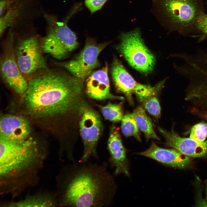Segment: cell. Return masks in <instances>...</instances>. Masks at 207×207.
I'll return each instance as SVG.
<instances>
[{
  "mask_svg": "<svg viewBox=\"0 0 207 207\" xmlns=\"http://www.w3.org/2000/svg\"><path fill=\"white\" fill-rule=\"evenodd\" d=\"M45 17L47 29L41 43L43 52L56 59H65L78 46L76 35L68 26L67 20L61 22L52 16Z\"/></svg>",
  "mask_w": 207,
  "mask_h": 207,
  "instance_id": "5",
  "label": "cell"
},
{
  "mask_svg": "<svg viewBox=\"0 0 207 207\" xmlns=\"http://www.w3.org/2000/svg\"><path fill=\"white\" fill-rule=\"evenodd\" d=\"M92 0H85V3L90 2Z\"/></svg>",
  "mask_w": 207,
  "mask_h": 207,
  "instance_id": "26",
  "label": "cell"
},
{
  "mask_svg": "<svg viewBox=\"0 0 207 207\" xmlns=\"http://www.w3.org/2000/svg\"><path fill=\"white\" fill-rule=\"evenodd\" d=\"M58 205L57 200L48 195H32L16 202L8 204L13 207H46Z\"/></svg>",
  "mask_w": 207,
  "mask_h": 207,
  "instance_id": "19",
  "label": "cell"
},
{
  "mask_svg": "<svg viewBox=\"0 0 207 207\" xmlns=\"http://www.w3.org/2000/svg\"><path fill=\"white\" fill-rule=\"evenodd\" d=\"M110 157L109 162L114 169V174H123L129 176V163L125 149L118 129L114 126L111 129L108 141Z\"/></svg>",
  "mask_w": 207,
  "mask_h": 207,
  "instance_id": "13",
  "label": "cell"
},
{
  "mask_svg": "<svg viewBox=\"0 0 207 207\" xmlns=\"http://www.w3.org/2000/svg\"><path fill=\"white\" fill-rule=\"evenodd\" d=\"M59 178L58 205L102 207L113 202L117 187L106 163L70 162Z\"/></svg>",
  "mask_w": 207,
  "mask_h": 207,
  "instance_id": "2",
  "label": "cell"
},
{
  "mask_svg": "<svg viewBox=\"0 0 207 207\" xmlns=\"http://www.w3.org/2000/svg\"><path fill=\"white\" fill-rule=\"evenodd\" d=\"M32 77L23 95L27 112L38 118L81 117L89 108L84 80L48 68Z\"/></svg>",
  "mask_w": 207,
  "mask_h": 207,
  "instance_id": "1",
  "label": "cell"
},
{
  "mask_svg": "<svg viewBox=\"0 0 207 207\" xmlns=\"http://www.w3.org/2000/svg\"><path fill=\"white\" fill-rule=\"evenodd\" d=\"M107 45L97 44L92 41L87 42L78 55L64 64L63 67L72 76L84 80L99 66L98 56Z\"/></svg>",
  "mask_w": 207,
  "mask_h": 207,
  "instance_id": "9",
  "label": "cell"
},
{
  "mask_svg": "<svg viewBox=\"0 0 207 207\" xmlns=\"http://www.w3.org/2000/svg\"><path fill=\"white\" fill-rule=\"evenodd\" d=\"M1 76L5 83L15 92L23 95L28 85L17 64L14 54L12 51L6 53L1 60Z\"/></svg>",
  "mask_w": 207,
  "mask_h": 207,
  "instance_id": "12",
  "label": "cell"
},
{
  "mask_svg": "<svg viewBox=\"0 0 207 207\" xmlns=\"http://www.w3.org/2000/svg\"><path fill=\"white\" fill-rule=\"evenodd\" d=\"M30 131L29 122L22 116L9 115L1 119L0 137L13 141H23L28 139Z\"/></svg>",
  "mask_w": 207,
  "mask_h": 207,
  "instance_id": "14",
  "label": "cell"
},
{
  "mask_svg": "<svg viewBox=\"0 0 207 207\" xmlns=\"http://www.w3.org/2000/svg\"><path fill=\"white\" fill-rule=\"evenodd\" d=\"M133 113L139 129L143 133L147 140L150 139L160 140L154 130L150 119L141 106L137 107Z\"/></svg>",
  "mask_w": 207,
  "mask_h": 207,
  "instance_id": "18",
  "label": "cell"
},
{
  "mask_svg": "<svg viewBox=\"0 0 207 207\" xmlns=\"http://www.w3.org/2000/svg\"><path fill=\"white\" fill-rule=\"evenodd\" d=\"M107 0H93L85 3V5L91 13L101 9Z\"/></svg>",
  "mask_w": 207,
  "mask_h": 207,
  "instance_id": "24",
  "label": "cell"
},
{
  "mask_svg": "<svg viewBox=\"0 0 207 207\" xmlns=\"http://www.w3.org/2000/svg\"><path fill=\"white\" fill-rule=\"evenodd\" d=\"M194 26L198 30L207 35V14L203 12L197 17Z\"/></svg>",
  "mask_w": 207,
  "mask_h": 207,
  "instance_id": "23",
  "label": "cell"
},
{
  "mask_svg": "<svg viewBox=\"0 0 207 207\" xmlns=\"http://www.w3.org/2000/svg\"><path fill=\"white\" fill-rule=\"evenodd\" d=\"M206 206V207H207V204L206 205V206Z\"/></svg>",
  "mask_w": 207,
  "mask_h": 207,
  "instance_id": "28",
  "label": "cell"
},
{
  "mask_svg": "<svg viewBox=\"0 0 207 207\" xmlns=\"http://www.w3.org/2000/svg\"><path fill=\"white\" fill-rule=\"evenodd\" d=\"M189 137L198 142H203L207 137V124L200 122L191 128Z\"/></svg>",
  "mask_w": 207,
  "mask_h": 207,
  "instance_id": "22",
  "label": "cell"
},
{
  "mask_svg": "<svg viewBox=\"0 0 207 207\" xmlns=\"http://www.w3.org/2000/svg\"><path fill=\"white\" fill-rule=\"evenodd\" d=\"M152 12L164 28L182 31L194 26L202 12V0H151Z\"/></svg>",
  "mask_w": 207,
  "mask_h": 207,
  "instance_id": "4",
  "label": "cell"
},
{
  "mask_svg": "<svg viewBox=\"0 0 207 207\" xmlns=\"http://www.w3.org/2000/svg\"><path fill=\"white\" fill-rule=\"evenodd\" d=\"M7 1L5 0H1L0 1V16H1L2 14L3 11Z\"/></svg>",
  "mask_w": 207,
  "mask_h": 207,
  "instance_id": "25",
  "label": "cell"
},
{
  "mask_svg": "<svg viewBox=\"0 0 207 207\" xmlns=\"http://www.w3.org/2000/svg\"><path fill=\"white\" fill-rule=\"evenodd\" d=\"M0 182L2 194H15L27 186L37 175L47 154L36 141L0 137Z\"/></svg>",
  "mask_w": 207,
  "mask_h": 207,
  "instance_id": "3",
  "label": "cell"
},
{
  "mask_svg": "<svg viewBox=\"0 0 207 207\" xmlns=\"http://www.w3.org/2000/svg\"><path fill=\"white\" fill-rule=\"evenodd\" d=\"M85 92L90 98L97 100L108 99L122 100L124 98L111 92L108 76V66L106 63L101 69L91 74L87 78Z\"/></svg>",
  "mask_w": 207,
  "mask_h": 207,
  "instance_id": "11",
  "label": "cell"
},
{
  "mask_svg": "<svg viewBox=\"0 0 207 207\" xmlns=\"http://www.w3.org/2000/svg\"><path fill=\"white\" fill-rule=\"evenodd\" d=\"M99 106L102 114L106 120L118 122L123 117L122 108L120 104L109 103L104 106Z\"/></svg>",
  "mask_w": 207,
  "mask_h": 207,
  "instance_id": "21",
  "label": "cell"
},
{
  "mask_svg": "<svg viewBox=\"0 0 207 207\" xmlns=\"http://www.w3.org/2000/svg\"><path fill=\"white\" fill-rule=\"evenodd\" d=\"M111 71L113 80L116 88L124 93L129 102L133 103L132 95L135 92L137 83L116 58L113 61Z\"/></svg>",
  "mask_w": 207,
  "mask_h": 207,
  "instance_id": "16",
  "label": "cell"
},
{
  "mask_svg": "<svg viewBox=\"0 0 207 207\" xmlns=\"http://www.w3.org/2000/svg\"><path fill=\"white\" fill-rule=\"evenodd\" d=\"M79 126L83 144V150L79 162L89 161L91 158H98L97 145L102 129L100 117L98 113L89 108L80 118Z\"/></svg>",
  "mask_w": 207,
  "mask_h": 207,
  "instance_id": "8",
  "label": "cell"
},
{
  "mask_svg": "<svg viewBox=\"0 0 207 207\" xmlns=\"http://www.w3.org/2000/svg\"><path fill=\"white\" fill-rule=\"evenodd\" d=\"M161 84L152 87L137 83L135 93L145 108L151 115L158 119L160 116L161 108L157 96L161 87Z\"/></svg>",
  "mask_w": 207,
  "mask_h": 207,
  "instance_id": "17",
  "label": "cell"
},
{
  "mask_svg": "<svg viewBox=\"0 0 207 207\" xmlns=\"http://www.w3.org/2000/svg\"><path fill=\"white\" fill-rule=\"evenodd\" d=\"M43 51L41 43L34 37L24 38L18 42L14 54L23 74L29 75L47 68Z\"/></svg>",
  "mask_w": 207,
  "mask_h": 207,
  "instance_id": "7",
  "label": "cell"
},
{
  "mask_svg": "<svg viewBox=\"0 0 207 207\" xmlns=\"http://www.w3.org/2000/svg\"><path fill=\"white\" fill-rule=\"evenodd\" d=\"M206 198H207V188L206 190Z\"/></svg>",
  "mask_w": 207,
  "mask_h": 207,
  "instance_id": "27",
  "label": "cell"
},
{
  "mask_svg": "<svg viewBox=\"0 0 207 207\" xmlns=\"http://www.w3.org/2000/svg\"><path fill=\"white\" fill-rule=\"evenodd\" d=\"M120 38L118 49L129 64L140 72H151L154 65V58L145 45L139 29L136 28L123 33Z\"/></svg>",
  "mask_w": 207,
  "mask_h": 207,
  "instance_id": "6",
  "label": "cell"
},
{
  "mask_svg": "<svg viewBox=\"0 0 207 207\" xmlns=\"http://www.w3.org/2000/svg\"><path fill=\"white\" fill-rule=\"evenodd\" d=\"M121 130L126 136H133L138 141H141L139 129L133 113H128L122 120Z\"/></svg>",
  "mask_w": 207,
  "mask_h": 207,
  "instance_id": "20",
  "label": "cell"
},
{
  "mask_svg": "<svg viewBox=\"0 0 207 207\" xmlns=\"http://www.w3.org/2000/svg\"><path fill=\"white\" fill-rule=\"evenodd\" d=\"M158 129L165 139L166 144L180 153L193 158L202 157L207 154V141L200 142L190 137H181L173 128L170 131L159 127Z\"/></svg>",
  "mask_w": 207,
  "mask_h": 207,
  "instance_id": "10",
  "label": "cell"
},
{
  "mask_svg": "<svg viewBox=\"0 0 207 207\" xmlns=\"http://www.w3.org/2000/svg\"><path fill=\"white\" fill-rule=\"evenodd\" d=\"M139 154L163 164L179 168L186 167L191 161L189 157L176 150L161 147L154 142L152 143L148 149Z\"/></svg>",
  "mask_w": 207,
  "mask_h": 207,
  "instance_id": "15",
  "label": "cell"
}]
</instances>
